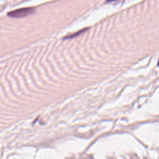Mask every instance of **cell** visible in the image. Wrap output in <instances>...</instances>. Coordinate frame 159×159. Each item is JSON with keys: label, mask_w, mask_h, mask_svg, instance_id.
Instances as JSON below:
<instances>
[{"label": "cell", "mask_w": 159, "mask_h": 159, "mask_svg": "<svg viewBox=\"0 0 159 159\" xmlns=\"http://www.w3.org/2000/svg\"><path fill=\"white\" fill-rule=\"evenodd\" d=\"M85 31H86V29H83L82 30H80V31H79L78 33H76L73 34V35H70V36H69V37H66V38H68V39L69 38H73V37H74L75 36H77V35H79L78 34H80L81 33H83Z\"/></svg>", "instance_id": "7a4b0ae2"}, {"label": "cell", "mask_w": 159, "mask_h": 159, "mask_svg": "<svg viewBox=\"0 0 159 159\" xmlns=\"http://www.w3.org/2000/svg\"><path fill=\"white\" fill-rule=\"evenodd\" d=\"M35 11V9L34 8H24L9 12L8 15L11 18H24L34 14Z\"/></svg>", "instance_id": "6da1fadb"}, {"label": "cell", "mask_w": 159, "mask_h": 159, "mask_svg": "<svg viewBox=\"0 0 159 159\" xmlns=\"http://www.w3.org/2000/svg\"><path fill=\"white\" fill-rule=\"evenodd\" d=\"M158 65H159V61H158Z\"/></svg>", "instance_id": "277c9868"}, {"label": "cell", "mask_w": 159, "mask_h": 159, "mask_svg": "<svg viewBox=\"0 0 159 159\" xmlns=\"http://www.w3.org/2000/svg\"><path fill=\"white\" fill-rule=\"evenodd\" d=\"M107 1H116V0H107Z\"/></svg>", "instance_id": "3957f363"}]
</instances>
